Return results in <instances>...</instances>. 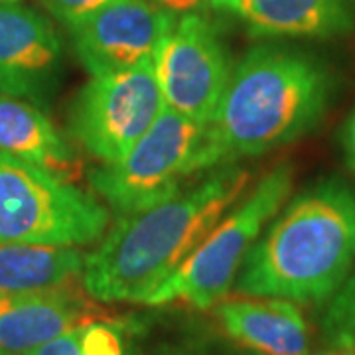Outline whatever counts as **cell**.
<instances>
[{
    "label": "cell",
    "mask_w": 355,
    "mask_h": 355,
    "mask_svg": "<svg viewBox=\"0 0 355 355\" xmlns=\"http://www.w3.org/2000/svg\"><path fill=\"white\" fill-rule=\"evenodd\" d=\"M205 125L164 109L144 137L113 164L89 172V184L107 209L130 216L176 196L198 174Z\"/></svg>",
    "instance_id": "obj_6"
},
{
    "label": "cell",
    "mask_w": 355,
    "mask_h": 355,
    "mask_svg": "<svg viewBox=\"0 0 355 355\" xmlns=\"http://www.w3.org/2000/svg\"><path fill=\"white\" fill-rule=\"evenodd\" d=\"M0 2H20V0H0Z\"/></svg>",
    "instance_id": "obj_23"
},
{
    "label": "cell",
    "mask_w": 355,
    "mask_h": 355,
    "mask_svg": "<svg viewBox=\"0 0 355 355\" xmlns=\"http://www.w3.org/2000/svg\"><path fill=\"white\" fill-rule=\"evenodd\" d=\"M292 178L291 164H279L266 172L144 304L184 302L200 310L219 304L235 284L247 253L288 200Z\"/></svg>",
    "instance_id": "obj_4"
},
{
    "label": "cell",
    "mask_w": 355,
    "mask_h": 355,
    "mask_svg": "<svg viewBox=\"0 0 355 355\" xmlns=\"http://www.w3.org/2000/svg\"><path fill=\"white\" fill-rule=\"evenodd\" d=\"M322 336L330 352L355 354V266L342 286L326 302Z\"/></svg>",
    "instance_id": "obj_16"
},
{
    "label": "cell",
    "mask_w": 355,
    "mask_h": 355,
    "mask_svg": "<svg viewBox=\"0 0 355 355\" xmlns=\"http://www.w3.org/2000/svg\"><path fill=\"white\" fill-rule=\"evenodd\" d=\"M79 355H128L125 330L109 320H95L83 328Z\"/></svg>",
    "instance_id": "obj_17"
},
{
    "label": "cell",
    "mask_w": 355,
    "mask_h": 355,
    "mask_svg": "<svg viewBox=\"0 0 355 355\" xmlns=\"http://www.w3.org/2000/svg\"><path fill=\"white\" fill-rule=\"evenodd\" d=\"M153 60L125 71L91 77L67 111V135L81 150L113 164L164 111Z\"/></svg>",
    "instance_id": "obj_7"
},
{
    "label": "cell",
    "mask_w": 355,
    "mask_h": 355,
    "mask_svg": "<svg viewBox=\"0 0 355 355\" xmlns=\"http://www.w3.org/2000/svg\"><path fill=\"white\" fill-rule=\"evenodd\" d=\"M83 328H77V330L69 331L65 336H60V338L40 345L38 349H34V352H30V354L26 355H79Z\"/></svg>",
    "instance_id": "obj_19"
},
{
    "label": "cell",
    "mask_w": 355,
    "mask_h": 355,
    "mask_svg": "<svg viewBox=\"0 0 355 355\" xmlns=\"http://www.w3.org/2000/svg\"><path fill=\"white\" fill-rule=\"evenodd\" d=\"M342 144L345 160H347L349 168L355 172V109L354 113L347 116V121H345V127L342 130Z\"/></svg>",
    "instance_id": "obj_21"
},
{
    "label": "cell",
    "mask_w": 355,
    "mask_h": 355,
    "mask_svg": "<svg viewBox=\"0 0 355 355\" xmlns=\"http://www.w3.org/2000/svg\"><path fill=\"white\" fill-rule=\"evenodd\" d=\"M85 254L79 247L0 243V294L62 288L83 282Z\"/></svg>",
    "instance_id": "obj_15"
},
{
    "label": "cell",
    "mask_w": 355,
    "mask_h": 355,
    "mask_svg": "<svg viewBox=\"0 0 355 355\" xmlns=\"http://www.w3.org/2000/svg\"><path fill=\"white\" fill-rule=\"evenodd\" d=\"M249 172L237 164L209 170L200 184L116 219L85 254L83 288L99 302H137L153 294L245 196Z\"/></svg>",
    "instance_id": "obj_2"
},
{
    "label": "cell",
    "mask_w": 355,
    "mask_h": 355,
    "mask_svg": "<svg viewBox=\"0 0 355 355\" xmlns=\"http://www.w3.org/2000/svg\"><path fill=\"white\" fill-rule=\"evenodd\" d=\"M64 76V44L51 22L18 2H0V93L46 111Z\"/></svg>",
    "instance_id": "obj_10"
},
{
    "label": "cell",
    "mask_w": 355,
    "mask_h": 355,
    "mask_svg": "<svg viewBox=\"0 0 355 355\" xmlns=\"http://www.w3.org/2000/svg\"><path fill=\"white\" fill-rule=\"evenodd\" d=\"M330 355H355L352 352H330Z\"/></svg>",
    "instance_id": "obj_22"
},
{
    "label": "cell",
    "mask_w": 355,
    "mask_h": 355,
    "mask_svg": "<svg viewBox=\"0 0 355 355\" xmlns=\"http://www.w3.org/2000/svg\"><path fill=\"white\" fill-rule=\"evenodd\" d=\"M79 282L62 288L0 294V355H26L60 336L103 320Z\"/></svg>",
    "instance_id": "obj_11"
},
{
    "label": "cell",
    "mask_w": 355,
    "mask_h": 355,
    "mask_svg": "<svg viewBox=\"0 0 355 355\" xmlns=\"http://www.w3.org/2000/svg\"><path fill=\"white\" fill-rule=\"evenodd\" d=\"M176 14L146 0H113L69 28L79 64L91 77L125 71L153 60Z\"/></svg>",
    "instance_id": "obj_9"
},
{
    "label": "cell",
    "mask_w": 355,
    "mask_h": 355,
    "mask_svg": "<svg viewBox=\"0 0 355 355\" xmlns=\"http://www.w3.org/2000/svg\"><path fill=\"white\" fill-rule=\"evenodd\" d=\"M336 81L314 55L277 44L253 46L231 69L205 125L198 174L270 153L308 135L330 107Z\"/></svg>",
    "instance_id": "obj_1"
},
{
    "label": "cell",
    "mask_w": 355,
    "mask_h": 355,
    "mask_svg": "<svg viewBox=\"0 0 355 355\" xmlns=\"http://www.w3.org/2000/svg\"><path fill=\"white\" fill-rule=\"evenodd\" d=\"M0 153L10 154L69 184H77L85 174L76 144L53 127L40 107L2 93Z\"/></svg>",
    "instance_id": "obj_13"
},
{
    "label": "cell",
    "mask_w": 355,
    "mask_h": 355,
    "mask_svg": "<svg viewBox=\"0 0 355 355\" xmlns=\"http://www.w3.org/2000/svg\"><path fill=\"white\" fill-rule=\"evenodd\" d=\"M217 318L233 342L254 355H310L300 308L282 298H235L217 306Z\"/></svg>",
    "instance_id": "obj_14"
},
{
    "label": "cell",
    "mask_w": 355,
    "mask_h": 355,
    "mask_svg": "<svg viewBox=\"0 0 355 355\" xmlns=\"http://www.w3.org/2000/svg\"><path fill=\"white\" fill-rule=\"evenodd\" d=\"M40 2L55 20H60L69 30L71 26L85 20L87 16L97 12L99 8L107 6L113 0H40Z\"/></svg>",
    "instance_id": "obj_18"
},
{
    "label": "cell",
    "mask_w": 355,
    "mask_h": 355,
    "mask_svg": "<svg viewBox=\"0 0 355 355\" xmlns=\"http://www.w3.org/2000/svg\"><path fill=\"white\" fill-rule=\"evenodd\" d=\"M355 266V186L326 178L268 223L243 261L235 291L294 304L328 302Z\"/></svg>",
    "instance_id": "obj_3"
},
{
    "label": "cell",
    "mask_w": 355,
    "mask_h": 355,
    "mask_svg": "<svg viewBox=\"0 0 355 355\" xmlns=\"http://www.w3.org/2000/svg\"><path fill=\"white\" fill-rule=\"evenodd\" d=\"M257 38H334L354 28L349 0H211Z\"/></svg>",
    "instance_id": "obj_12"
},
{
    "label": "cell",
    "mask_w": 355,
    "mask_h": 355,
    "mask_svg": "<svg viewBox=\"0 0 355 355\" xmlns=\"http://www.w3.org/2000/svg\"><path fill=\"white\" fill-rule=\"evenodd\" d=\"M170 14H205L211 10V0H146Z\"/></svg>",
    "instance_id": "obj_20"
},
{
    "label": "cell",
    "mask_w": 355,
    "mask_h": 355,
    "mask_svg": "<svg viewBox=\"0 0 355 355\" xmlns=\"http://www.w3.org/2000/svg\"><path fill=\"white\" fill-rule=\"evenodd\" d=\"M166 109L207 125L231 76L225 42L205 14H182L168 26L153 55Z\"/></svg>",
    "instance_id": "obj_8"
},
{
    "label": "cell",
    "mask_w": 355,
    "mask_h": 355,
    "mask_svg": "<svg viewBox=\"0 0 355 355\" xmlns=\"http://www.w3.org/2000/svg\"><path fill=\"white\" fill-rule=\"evenodd\" d=\"M107 227L109 209L93 193L0 153V243L81 247Z\"/></svg>",
    "instance_id": "obj_5"
}]
</instances>
